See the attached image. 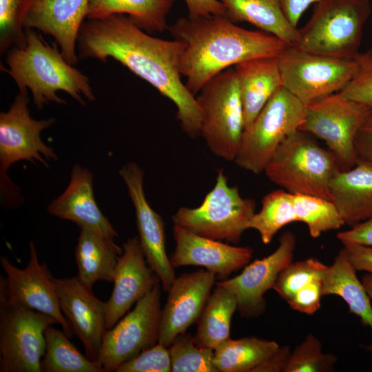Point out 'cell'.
<instances>
[{"instance_id":"6da1fadb","label":"cell","mask_w":372,"mask_h":372,"mask_svg":"<svg viewBox=\"0 0 372 372\" xmlns=\"http://www.w3.org/2000/svg\"><path fill=\"white\" fill-rule=\"evenodd\" d=\"M77 42L80 58L105 62L111 57L118 61L173 102L187 135H200L203 110L182 81L179 70L183 42L149 36L123 14L87 19L81 27Z\"/></svg>"},{"instance_id":"7a4b0ae2","label":"cell","mask_w":372,"mask_h":372,"mask_svg":"<svg viewBox=\"0 0 372 372\" xmlns=\"http://www.w3.org/2000/svg\"><path fill=\"white\" fill-rule=\"evenodd\" d=\"M168 30L184 43L179 70L194 96L218 73L245 61L278 57L287 46L270 34L237 25L225 14L180 17Z\"/></svg>"},{"instance_id":"3957f363","label":"cell","mask_w":372,"mask_h":372,"mask_svg":"<svg viewBox=\"0 0 372 372\" xmlns=\"http://www.w3.org/2000/svg\"><path fill=\"white\" fill-rule=\"evenodd\" d=\"M24 30L26 45L8 50L6 62L9 70L6 72L19 90H30L38 110L50 102L67 104L58 96L57 91L67 92L82 105H85L83 96L95 101L87 76L65 61L56 43L50 45L33 29Z\"/></svg>"},{"instance_id":"277c9868","label":"cell","mask_w":372,"mask_h":372,"mask_svg":"<svg viewBox=\"0 0 372 372\" xmlns=\"http://www.w3.org/2000/svg\"><path fill=\"white\" fill-rule=\"evenodd\" d=\"M342 169L335 156L300 130L278 146L264 172L273 183L291 194L331 200V182Z\"/></svg>"},{"instance_id":"5b68a950","label":"cell","mask_w":372,"mask_h":372,"mask_svg":"<svg viewBox=\"0 0 372 372\" xmlns=\"http://www.w3.org/2000/svg\"><path fill=\"white\" fill-rule=\"evenodd\" d=\"M369 0H322L304 26L298 29L296 48L313 54L355 60L364 26L371 14Z\"/></svg>"},{"instance_id":"8992f818","label":"cell","mask_w":372,"mask_h":372,"mask_svg":"<svg viewBox=\"0 0 372 372\" xmlns=\"http://www.w3.org/2000/svg\"><path fill=\"white\" fill-rule=\"evenodd\" d=\"M307 105L281 86L244 130L234 163L243 169L263 172L274 152L303 123Z\"/></svg>"},{"instance_id":"52a82bcc","label":"cell","mask_w":372,"mask_h":372,"mask_svg":"<svg viewBox=\"0 0 372 372\" xmlns=\"http://www.w3.org/2000/svg\"><path fill=\"white\" fill-rule=\"evenodd\" d=\"M196 97L203 113L200 135L216 156L234 161L245 130L243 105L233 67L208 81Z\"/></svg>"},{"instance_id":"ba28073f","label":"cell","mask_w":372,"mask_h":372,"mask_svg":"<svg viewBox=\"0 0 372 372\" xmlns=\"http://www.w3.org/2000/svg\"><path fill=\"white\" fill-rule=\"evenodd\" d=\"M223 169L218 170L214 188L195 208L180 207L172 216L174 225L198 236L238 243L249 229L256 203L242 198L236 186H229Z\"/></svg>"},{"instance_id":"9c48e42d","label":"cell","mask_w":372,"mask_h":372,"mask_svg":"<svg viewBox=\"0 0 372 372\" xmlns=\"http://www.w3.org/2000/svg\"><path fill=\"white\" fill-rule=\"evenodd\" d=\"M28 102L27 90H19L8 111L0 113L1 192L4 199L14 203L20 200L21 196L7 176L10 167L20 161L40 162L48 167L49 161L58 159L53 148L45 144L40 136L55 118L33 119Z\"/></svg>"},{"instance_id":"30bf717a","label":"cell","mask_w":372,"mask_h":372,"mask_svg":"<svg viewBox=\"0 0 372 372\" xmlns=\"http://www.w3.org/2000/svg\"><path fill=\"white\" fill-rule=\"evenodd\" d=\"M52 317L10 300L0 287V372H41Z\"/></svg>"},{"instance_id":"8fae6325","label":"cell","mask_w":372,"mask_h":372,"mask_svg":"<svg viewBox=\"0 0 372 372\" xmlns=\"http://www.w3.org/2000/svg\"><path fill=\"white\" fill-rule=\"evenodd\" d=\"M282 86L305 105L340 92L355 77V60L337 59L287 45L278 57Z\"/></svg>"},{"instance_id":"7c38bea8","label":"cell","mask_w":372,"mask_h":372,"mask_svg":"<svg viewBox=\"0 0 372 372\" xmlns=\"http://www.w3.org/2000/svg\"><path fill=\"white\" fill-rule=\"evenodd\" d=\"M372 108L335 93L307 105L299 130L323 140L335 156L342 170L358 161L355 141Z\"/></svg>"},{"instance_id":"4fadbf2b","label":"cell","mask_w":372,"mask_h":372,"mask_svg":"<svg viewBox=\"0 0 372 372\" xmlns=\"http://www.w3.org/2000/svg\"><path fill=\"white\" fill-rule=\"evenodd\" d=\"M161 287L155 285L111 329L104 333L96 362L103 372L116 371L125 362L158 343Z\"/></svg>"},{"instance_id":"5bb4252c","label":"cell","mask_w":372,"mask_h":372,"mask_svg":"<svg viewBox=\"0 0 372 372\" xmlns=\"http://www.w3.org/2000/svg\"><path fill=\"white\" fill-rule=\"evenodd\" d=\"M29 248L30 259L23 269L12 265L6 256L1 257V265L6 278L0 277V287L10 300L54 318L71 338L73 331L61 311L52 276L45 263H39L32 241L30 242Z\"/></svg>"},{"instance_id":"9a60e30c","label":"cell","mask_w":372,"mask_h":372,"mask_svg":"<svg viewBox=\"0 0 372 372\" xmlns=\"http://www.w3.org/2000/svg\"><path fill=\"white\" fill-rule=\"evenodd\" d=\"M118 173L134 207L138 238L145 260L160 278L162 289L167 292L176 274L165 250L164 221L151 207L145 195L144 171L137 163L129 162L120 168Z\"/></svg>"},{"instance_id":"2e32d148","label":"cell","mask_w":372,"mask_h":372,"mask_svg":"<svg viewBox=\"0 0 372 372\" xmlns=\"http://www.w3.org/2000/svg\"><path fill=\"white\" fill-rule=\"evenodd\" d=\"M296 245V236L286 231L272 254L247 265L237 276L216 282L235 296L242 316L252 318L263 313L264 294L273 289L279 273L292 262Z\"/></svg>"},{"instance_id":"e0dca14e","label":"cell","mask_w":372,"mask_h":372,"mask_svg":"<svg viewBox=\"0 0 372 372\" xmlns=\"http://www.w3.org/2000/svg\"><path fill=\"white\" fill-rule=\"evenodd\" d=\"M216 276L207 269H200L176 277L161 309L158 343L169 347L177 336L198 320Z\"/></svg>"},{"instance_id":"ac0fdd59","label":"cell","mask_w":372,"mask_h":372,"mask_svg":"<svg viewBox=\"0 0 372 372\" xmlns=\"http://www.w3.org/2000/svg\"><path fill=\"white\" fill-rule=\"evenodd\" d=\"M62 313L73 334L82 342L86 356L96 361L105 331L107 304L98 299L92 289L76 276L52 278Z\"/></svg>"},{"instance_id":"d6986e66","label":"cell","mask_w":372,"mask_h":372,"mask_svg":"<svg viewBox=\"0 0 372 372\" xmlns=\"http://www.w3.org/2000/svg\"><path fill=\"white\" fill-rule=\"evenodd\" d=\"M161 280L147 264L138 236L123 243L114 277V289L107 304L105 331L112 328Z\"/></svg>"},{"instance_id":"ffe728a7","label":"cell","mask_w":372,"mask_h":372,"mask_svg":"<svg viewBox=\"0 0 372 372\" xmlns=\"http://www.w3.org/2000/svg\"><path fill=\"white\" fill-rule=\"evenodd\" d=\"M176 242L174 251L169 257L172 266H201L225 278L247 265L253 256L249 247H236L198 236L174 225Z\"/></svg>"},{"instance_id":"44dd1931","label":"cell","mask_w":372,"mask_h":372,"mask_svg":"<svg viewBox=\"0 0 372 372\" xmlns=\"http://www.w3.org/2000/svg\"><path fill=\"white\" fill-rule=\"evenodd\" d=\"M89 0H32L23 28L37 29L54 37L65 61L78 62L76 43L87 17Z\"/></svg>"},{"instance_id":"7402d4cb","label":"cell","mask_w":372,"mask_h":372,"mask_svg":"<svg viewBox=\"0 0 372 372\" xmlns=\"http://www.w3.org/2000/svg\"><path fill=\"white\" fill-rule=\"evenodd\" d=\"M49 214L75 223L112 239L118 236L109 219L98 207L94 196L93 175L87 168L75 165L65 190L48 207Z\"/></svg>"},{"instance_id":"603a6c76","label":"cell","mask_w":372,"mask_h":372,"mask_svg":"<svg viewBox=\"0 0 372 372\" xmlns=\"http://www.w3.org/2000/svg\"><path fill=\"white\" fill-rule=\"evenodd\" d=\"M331 201L344 224L355 225L372 218V162L358 160L339 170L331 182Z\"/></svg>"},{"instance_id":"cb8c5ba5","label":"cell","mask_w":372,"mask_h":372,"mask_svg":"<svg viewBox=\"0 0 372 372\" xmlns=\"http://www.w3.org/2000/svg\"><path fill=\"white\" fill-rule=\"evenodd\" d=\"M233 68L243 105L245 129L282 86L278 59H254Z\"/></svg>"},{"instance_id":"d4e9b609","label":"cell","mask_w":372,"mask_h":372,"mask_svg":"<svg viewBox=\"0 0 372 372\" xmlns=\"http://www.w3.org/2000/svg\"><path fill=\"white\" fill-rule=\"evenodd\" d=\"M104 234L87 227L80 228L74 251L77 277L92 289L98 281L113 282L115 268L123 247Z\"/></svg>"},{"instance_id":"484cf974","label":"cell","mask_w":372,"mask_h":372,"mask_svg":"<svg viewBox=\"0 0 372 372\" xmlns=\"http://www.w3.org/2000/svg\"><path fill=\"white\" fill-rule=\"evenodd\" d=\"M355 271L342 248L324 273L322 293V296L341 297L351 312L360 318L364 326L370 327L372 333L371 300L362 281L357 278ZM367 349L372 351V341Z\"/></svg>"},{"instance_id":"4316f807","label":"cell","mask_w":372,"mask_h":372,"mask_svg":"<svg viewBox=\"0 0 372 372\" xmlns=\"http://www.w3.org/2000/svg\"><path fill=\"white\" fill-rule=\"evenodd\" d=\"M225 16L232 22H247L293 46L298 39L294 28L285 15L280 0H219Z\"/></svg>"},{"instance_id":"83f0119b","label":"cell","mask_w":372,"mask_h":372,"mask_svg":"<svg viewBox=\"0 0 372 372\" xmlns=\"http://www.w3.org/2000/svg\"><path fill=\"white\" fill-rule=\"evenodd\" d=\"M175 0H89L87 18L114 14H126L138 28L148 32L168 29L167 16Z\"/></svg>"},{"instance_id":"f1b7e54d","label":"cell","mask_w":372,"mask_h":372,"mask_svg":"<svg viewBox=\"0 0 372 372\" xmlns=\"http://www.w3.org/2000/svg\"><path fill=\"white\" fill-rule=\"evenodd\" d=\"M237 309L235 296L227 289L216 285L198 320L194 336L196 345L214 350L230 338L231 321Z\"/></svg>"},{"instance_id":"f546056e","label":"cell","mask_w":372,"mask_h":372,"mask_svg":"<svg viewBox=\"0 0 372 372\" xmlns=\"http://www.w3.org/2000/svg\"><path fill=\"white\" fill-rule=\"evenodd\" d=\"M279 347L275 341L256 337L229 338L214 350L213 362L218 372H252Z\"/></svg>"},{"instance_id":"4dcf8cb0","label":"cell","mask_w":372,"mask_h":372,"mask_svg":"<svg viewBox=\"0 0 372 372\" xmlns=\"http://www.w3.org/2000/svg\"><path fill=\"white\" fill-rule=\"evenodd\" d=\"M49 325L45 330V350L41 362L43 372H103L96 362L83 355L63 331Z\"/></svg>"},{"instance_id":"1f68e13d","label":"cell","mask_w":372,"mask_h":372,"mask_svg":"<svg viewBox=\"0 0 372 372\" xmlns=\"http://www.w3.org/2000/svg\"><path fill=\"white\" fill-rule=\"evenodd\" d=\"M261 209L249 220V229L256 230L264 244H269L276 233L285 225L297 221L292 194L285 189H277L266 194L261 201Z\"/></svg>"},{"instance_id":"d6a6232c","label":"cell","mask_w":372,"mask_h":372,"mask_svg":"<svg viewBox=\"0 0 372 372\" xmlns=\"http://www.w3.org/2000/svg\"><path fill=\"white\" fill-rule=\"evenodd\" d=\"M297 221L305 223L310 236L316 238L322 233L339 229L344 224L336 206L330 200L307 194H292Z\"/></svg>"},{"instance_id":"836d02e7","label":"cell","mask_w":372,"mask_h":372,"mask_svg":"<svg viewBox=\"0 0 372 372\" xmlns=\"http://www.w3.org/2000/svg\"><path fill=\"white\" fill-rule=\"evenodd\" d=\"M168 348L172 372H218L214 350L198 347L189 334L179 335Z\"/></svg>"},{"instance_id":"e575fe53","label":"cell","mask_w":372,"mask_h":372,"mask_svg":"<svg viewBox=\"0 0 372 372\" xmlns=\"http://www.w3.org/2000/svg\"><path fill=\"white\" fill-rule=\"evenodd\" d=\"M32 0H0V52L26 45L23 22Z\"/></svg>"},{"instance_id":"d590c367","label":"cell","mask_w":372,"mask_h":372,"mask_svg":"<svg viewBox=\"0 0 372 372\" xmlns=\"http://www.w3.org/2000/svg\"><path fill=\"white\" fill-rule=\"evenodd\" d=\"M337 360L333 354L323 353L321 342L310 333L291 352L284 372H330Z\"/></svg>"},{"instance_id":"8d00e7d4","label":"cell","mask_w":372,"mask_h":372,"mask_svg":"<svg viewBox=\"0 0 372 372\" xmlns=\"http://www.w3.org/2000/svg\"><path fill=\"white\" fill-rule=\"evenodd\" d=\"M328 266L315 258L293 262L278 275L273 287L287 301L296 291L317 278H323Z\"/></svg>"},{"instance_id":"74e56055","label":"cell","mask_w":372,"mask_h":372,"mask_svg":"<svg viewBox=\"0 0 372 372\" xmlns=\"http://www.w3.org/2000/svg\"><path fill=\"white\" fill-rule=\"evenodd\" d=\"M358 70L355 77L340 92L343 96L372 108V49L360 52L355 59Z\"/></svg>"},{"instance_id":"f35d334b","label":"cell","mask_w":372,"mask_h":372,"mask_svg":"<svg viewBox=\"0 0 372 372\" xmlns=\"http://www.w3.org/2000/svg\"><path fill=\"white\" fill-rule=\"evenodd\" d=\"M116 372H170L169 348L156 343L118 366Z\"/></svg>"},{"instance_id":"ab89813d","label":"cell","mask_w":372,"mask_h":372,"mask_svg":"<svg viewBox=\"0 0 372 372\" xmlns=\"http://www.w3.org/2000/svg\"><path fill=\"white\" fill-rule=\"evenodd\" d=\"M322 278H317L300 289L287 302L290 307L307 315L320 308Z\"/></svg>"},{"instance_id":"60d3db41","label":"cell","mask_w":372,"mask_h":372,"mask_svg":"<svg viewBox=\"0 0 372 372\" xmlns=\"http://www.w3.org/2000/svg\"><path fill=\"white\" fill-rule=\"evenodd\" d=\"M337 238L344 244H357L372 247V218L360 223L349 230L340 231Z\"/></svg>"},{"instance_id":"b9f144b4","label":"cell","mask_w":372,"mask_h":372,"mask_svg":"<svg viewBox=\"0 0 372 372\" xmlns=\"http://www.w3.org/2000/svg\"><path fill=\"white\" fill-rule=\"evenodd\" d=\"M347 257L356 271H364L372 275V247L344 244Z\"/></svg>"},{"instance_id":"7bdbcfd3","label":"cell","mask_w":372,"mask_h":372,"mask_svg":"<svg viewBox=\"0 0 372 372\" xmlns=\"http://www.w3.org/2000/svg\"><path fill=\"white\" fill-rule=\"evenodd\" d=\"M355 149L358 160L372 162V112L358 132Z\"/></svg>"},{"instance_id":"ee69618b","label":"cell","mask_w":372,"mask_h":372,"mask_svg":"<svg viewBox=\"0 0 372 372\" xmlns=\"http://www.w3.org/2000/svg\"><path fill=\"white\" fill-rule=\"evenodd\" d=\"M188 17L197 19L211 14H225V8L219 0H184Z\"/></svg>"},{"instance_id":"f6af8a7d","label":"cell","mask_w":372,"mask_h":372,"mask_svg":"<svg viewBox=\"0 0 372 372\" xmlns=\"http://www.w3.org/2000/svg\"><path fill=\"white\" fill-rule=\"evenodd\" d=\"M290 354L289 347H279L276 352L256 367L252 372H284Z\"/></svg>"},{"instance_id":"bcb514c9","label":"cell","mask_w":372,"mask_h":372,"mask_svg":"<svg viewBox=\"0 0 372 372\" xmlns=\"http://www.w3.org/2000/svg\"><path fill=\"white\" fill-rule=\"evenodd\" d=\"M322 0H280L285 15L290 23L296 28L301 16L304 11L313 3Z\"/></svg>"},{"instance_id":"7dc6e473","label":"cell","mask_w":372,"mask_h":372,"mask_svg":"<svg viewBox=\"0 0 372 372\" xmlns=\"http://www.w3.org/2000/svg\"><path fill=\"white\" fill-rule=\"evenodd\" d=\"M362 282L372 301V275L365 274L362 279Z\"/></svg>"},{"instance_id":"c3c4849f","label":"cell","mask_w":372,"mask_h":372,"mask_svg":"<svg viewBox=\"0 0 372 372\" xmlns=\"http://www.w3.org/2000/svg\"><path fill=\"white\" fill-rule=\"evenodd\" d=\"M370 1H372V0H369Z\"/></svg>"}]
</instances>
